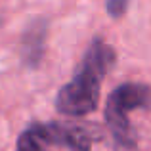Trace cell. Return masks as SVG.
Here are the masks:
<instances>
[{
	"label": "cell",
	"mask_w": 151,
	"mask_h": 151,
	"mask_svg": "<svg viewBox=\"0 0 151 151\" xmlns=\"http://www.w3.org/2000/svg\"><path fill=\"white\" fill-rule=\"evenodd\" d=\"M117 63V52L101 37H96L84 52L75 77L59 88L55 111L65 117H86L98 109L101 82Z\"/></svg>",
	"instance_id": "6da1fadb"
},
{
	"label": "cell",
	"mask_w": 151,
	"mask_h": 151,
	"mask_svg": "<svg viewBox=\"0 0 151 151\" xmlns=\"http://www.w3.org/2000/svg\"><path fill=\"white\" fill-rule=\"evenodd\" d=\"M151 107V86L144 82L119 84L107 98L105 122L113 136L115 151H138V134L128 115Z\"/></svg>",
	"instance_id": "7a4b0ae2"
},
{
	"label": "cell",
	"mask_w": 151,
	"mask_h": 151,
	"mask_svg": "<svg viewBox=\"0 0 151 151\" xmlns=\"http://www.w3.org/2000/svg\"><path fill=\"white\" fill-rule=\"evenodd\" d=\"M23 134L33 151H52V147H65L69 151H92L94 142L101 140L100 126L82 124L75 121L33 122L23 130Z\"/></svg>",
	"instance_id": "3957f363"
},
{
	"label": "cell",
	"mask_w": 151,
	"mask_h": 151,
	"mask_svg": "<svg viewBox=\"0 0 151 151\" xmlns=\"http://www.w3.org/2000/svg\"><path fill=\"white\" fill-rule=\"evenodd\" d=\"M46 37H48V21L44 17H35L23 31L19 52H21V59L27 67L35 69L40 65L46 52Z\"/></svg>",
	"instance_id": "277c9868"
},
{
	"label": "cell",
	"mask_w": 151,
	"mask_h": 151,
	"mask_svg": "<svg viewBox=\"0 0 151 151\" xmlns=\"http://www.w3.org/2000/svg\"><path fill=\"white\" fill-rule=\"evenodd\" d=\"M105 10L113 19H121L128 10V0H105Z\"/></svg>",
	"instance_id": "5b68a950"
}]
</instances>
